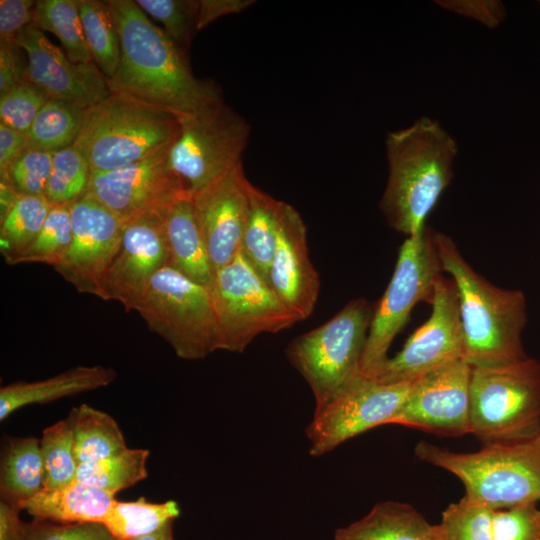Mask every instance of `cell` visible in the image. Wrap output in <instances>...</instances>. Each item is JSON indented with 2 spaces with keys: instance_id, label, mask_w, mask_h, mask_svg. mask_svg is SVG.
<instances>
[{
  "instance_id": "6da1fadb",
  "label": "cell",
  "mask_w": 540,
  "mask_h": 540,
  "mask_svg": "<svg viewBox=\"0 0 540 540\" xmlns=\"http://www.w3.org/2000/svg\"><path fill=\"white\" fill-rule=\"evenodd\" d=\"M121 47L118 68L108 85L111 92L134 97L175 115H193L223 99L210 80L198 79L187 55L132 0L106 1Z\"/></svg>"
},
{
  "instance_id": "7a4b0ae2",
  "label": "cell",
  "mask_w": 540,
  "mask_h": 540,
  "mask_svg": "<svg viewBox=\"0 0 540 540\" xmlns=\"http://www.w3.org/2000/svg\"><path fill=\"white\" fill-rule=\"evenodd\" d=\"M388 179L379 207L389 226L407 237L426 219L452 182L456 139L428 116L389 132L385 139Z\"/></svg>"
},
{
  "instance_id": "3957f363",
  "label": "cell",
  "mask_w": 540,
  "mask_h": 540,
  "mask_svg": "<svg viewBox=\"0 0 540 540\" xmlns=\"http://www.w3.org/2000/svg\"><path fill=\"white\" fill-rule=\"evenodd\" d=\"M434 240L442 270L457 289L465 361L471 367H490L526 358L521 338L527 321L523 292L497 287L478 274L448 235L434 231Z\"/></svg>"
},
{
  "instance_id": "277c9868",
  "label": "cell",
  "mask_w": 540,
  "mask_h": 540,
  "mask_svg": "<svg viewBox=\"0 0 540 540\" xmlns=\"http://www.w3.org/2000/svg\"><path fill=\"white\" fill-rule=\"evenodd\" d=\"M415 455L456 475L465 496L493 510L540 501V436L453 452L421 441Z\"/></svg>"
},
{
  "instance_id": "5b68a950",
  "label": "cell",
  "mask_w": 540,
  "mask_h": 540,
  "mask_svg": "<svg viewBox=\"0 0 540 540\" xmlns=\"http://www.w3.org/2000/svg\"><path fill=\"white\" fill-rule=\"evenodd\" d=\"M179 119L129 95L111 92L86 109L74 142L91 171L105 172L132 164L175 142Z\"/></svg>"
},
{
  "instance_id": "8992f818",
  "label": "cell",
  "mask_w": 540,
  "mask_h": 540,
  "mask_svg": "<svg viewBox=\"0 0 540 540\" xmlns=\"http://www.w3.org/2000/svg\"><path fill=\"white\" fill-rule=\"evenodd\" d=\"M469 429L483 444L540 436V362L472 367Z\"/></svg>"
},
{
  "instance_id": "52a82bcc",
  "label": "cell",
  "mask_w": 540,
  "mask_h": 540,
  "mask_svg": "<svg viewBox=\"0 0 540 540\" xmlns=\"http://www.w3.org/2000/svg\"><path fill=\"white\" fill-rule=\"evenodd\" d=\"M373 311L367 300H351L326 323L298 336L287 347L288 359L313 392L315 411L361 375Z\"/></svg>"
},
{
  "instance_id": "ba28073f",
  "label": "cell",
  "mask_w": 540,
  "mask_h": 540,
  "mask_svg": "<svg viewBox=\"0 0 540 540\" xmlns=\"http://www.w3.org/2000/svg\"><path fill=\"white\" fill-rule=\"evenodd\" d=\"M434 230L405 239L398 251L391 280L373 311L361 362V375L375 379L389 358L394 338L404 328L412 309L429 301L436 280L442 275Z\"/></svg>"
},
{
  "instance_id": "9c48e42d",
  "label": "cell",
  "mask_w": 540,
  "mask_h": 540,
  "mask_svg": "<svg viewBox=\"0 0 540 540\" xmlns=\"http://www.w3.org/2000/svg\"><path fill=\"white\" fill-rule=\"evenodd\" d=\"M218 350L243 352L262 333H277L301 319L276 296L239 251L216 270L208 287Z\"/></svg>"
},
{
  "instance_id": "30bf717a",
  "label": "cell",
  "mask_w": 540,
  "mask_h": 540,
  "mask_svg": "<svg viewBox=\"0 0 540 540\" xmlns=\"http://www.w3.org/2000/svg\"><path fill=\"white\" fill-rule=\"evenodd\" d=\"M136 312L179 358L204 359L218 350V331L208 287L166 265L152 278Z\"/></svg>"
},
{
  "instance_id": "8fae6325",
  "label": "cell",
  "mask_w": 540,
  "mask_h": 540,
  "mask_svg": "<svg viewBox=\"0 0 540 540\" xmlns=\"http://www.w3.org/2000/svg\"><path fill=\"white\" fill-rule=\"evenodd\" d=\"M179 121L180 131L171 146L169 163L192 197L242 162L250 126L223 99Z\"/></svg>"
},
{
  "instance_id": "7c38bea8",
  "label": "cell",
  "mask_w": 540,
  "mask_h": 540,
  "mask_svg": "<svg viewBox=\"0 0 540 540\" xmlns=\"http://www.w3.org/2000/svg\"><path fill=\"white\" fill-rule=\"evenodd\" d=\"M428 320L389 357L375 379L384 383L413 382L458 360H465V341L457 289L451 278L440 276L429 299Z\"/></svg>"
},
{
  "instance_id": "4fadbf2b",
  "label": "cell",
  "mask_w": 540,
  "mask_h": 540,
  "mask_svg": "<svg viewBox=\"0 0 540 540\" xmlns=\"http://www.w3.org/2000/svg\"><path fill=\"white\" fill-rule=\"evenodd\" d=\"M413 382L384 383L358 376L325 407L314 412L306 430L310 454L321 456L363 432L390 424Z\"/></svg>"
},
{
  "instance_id": "5bb4252c",
  "label": "cell",
  "mask_w": 540,
  "mask_h": 540,
  "mask_svg": "<svg viewBox=\"0 0 540 540\" xmlns=\"http://www.w3.org/2000/svg\"><path fill=\"white\" fill-rule=\"evenodd\" d=\"M171 145L144 158L105 172L91 171L87 193L124 224L146 212L189 196L169 163Z\"/></svg>"
},
{
  "instance_id": "9a60e30c",
  "label": "cell",
  "mask_w": 540,
  "mask_h": 540,
  "mask_svg": "<svg viewBox=\"0 0 540 540\" xmlns=\"http://www.w3.org/2000/svg\"><path fill=\"white\" fill-rule=\"evenodd\" d=\"M167 207L124 224L118 250L102 281L101 299L118 301L126 311H135L153 276L170 264L165 232Z\"/></svg>"
},
{
  "instance_id": "2e32d148",
  "label": "cell",
  "mask_w": 540,
  "mask_h": 540,
  "mask_svg": "<svg viewBox=\"0 0 540 540\" xmlns=\"http://www.w3.org/2000/svg\"><path fill=\"white\" fill-rule=\"evenodd\" d=\"M69 205L72 240L54 269L78 292L101 298L102 281L118 250L124 223L88 194Z\"/></svg>"
},
{
  "instance_id": "e0dca14e",
  "label": "cell",
  "mask_w": 540,
  "mask_h": 540,
  "mask_svg": "<svg viewBox=\"0 0 540 540\" xmlns=\"http://www.w3.org/2000/svg\"><path fill=\"white\" fill-rule=\"evenodd\" d=\"M471 369L465 360H458L416 379L390 424L442 436L470 433Z\"/></svg>"
},
{
  "instance_id": "ac0fdd59",
  "label": "cell",
  "mask_w": 540,
  "mask_h": 540,
  "mask_svg": "<svg viewBox=\"0 0 540 540\" xmlns=\"http://www.w3.org/2000/svg\"><path fill=\"white\" fill-rule=\"evenodd\" d=\"M15 42L27 54V80L49 98L87 109L111 94L107 78L94 61L73 63L33 24L23 28Z\"/></svg>"
},
{
  "instance_id": "d6986e66",
  "label": "cell",
  "mask_w": 540,
  "mask_h": 540,
  "mask_svg": "<svg viewBox=\"0 0 540 540\" xmlns=\"http://www.w3.org/2000/svg\"><path fill=\"white\" fill-rule=\"evenodd\" d=\"M250 185L241 162L191 197L214 271L240 251Z\"/></svg>"
},
{
  "instance_id": "ffe728a7",
  "label": "cell",
  "mask_w": 540,
  "mask_h": 540,
  "mask_svg": "<svg viewBox=\"0 0 540 540\" xmlns=\"http://www.w3.org/2000/svg\"><path fill=\"white\" fill-rule=\"evenodd\" d=\"M267 284L301 320L312 314L319 295V276L309 257L305 223L299 212L283 201Z\"/></svg>"
},
{
  "instance_id": "44dd1931",
  "label": "cell",
  "mask_w": 540,
  "mask_h": 540,
  "mask_svg": "<svg viewBox=\"0 0 540 540\" xmlns=\"http://www.w3.org/2000/svg\"><path fill=\"white\" fill-rule=\"evenodd\" d=\"M116 378L113 368L94 365L73 367L44 380L11 383L0 389V421L25 406L106 387Z\"/></svg>"
},
{
  "instance_id": "7402d4cb",
  "label": "cell",
  "mask_w": 540,
  "mask_h": 540,
  "mask_svg": "<svg viewBox=\"0 0 540 540\" xmlns=\"http://www.w3.org/2000/svg\"><path fill=\"white\" fill-rule=\"evenodd\" d=\"M115 496L77 479L66 485L42 488L23 510L35 519L60 524H103Z\"/></svg>"
},
{
  "instance_id": "603a6c76",
  "label": "cell",
  "mask_w": 540,
  "mask_h": 540,
  "mask_svg": "<svg viewBox=\"0 0 540 540\" xmlns=\"http://www.w3.org/2000/svg\"><path fill=\"white\" fill-rule=\"evenodd\" d=\"M165 232L169 265L189 279L209 287L215 271L190 196L180 197L166 208Z\"/></svg>"
},
{
  "instance_id": "cb8c5ba5",
  "label": "cell",
  "mask_w": 540,
  "mask_h": 540,
  "mask_svg": "<svg viewBox=\"0 0 540 540\" xmlns=\"http://www.w3.org/2000/svg\"><path fill=\"white\" fill-rule=\"evenodd\" d=\"M333 540H444L440 525L430 524L413 506L385 501L364 517L338 528Z\"/></svg>"
},
{
  "instance_id": "d4e9b609",
  "label": "cell",
  "mask_w": 540,
  "mask_h": 540,
  "mask_svg": "<svg viewBox=\"0 0 540 540\" xmlns=\"http://www.w3.org/2000/svg\"><path fill=\"white\" fill-rule=\"evenodd\" d=\"M44 487V465L40 439L10 437L0 461L1 501L23 510L24 504Z\"/></svg>"
},
{
  "instance_id": "484cf974",
  "label": "cell",
  "mask_w": 540,
  "mask_h": 540,
  "mask_svg": "<svg viewBox=\"0 0 540 540\" xmlns=\"http://www.w3.org/2000/svg\"><path fill=\"white\" fill-rule=\"evenodd\" d=\"M280 205L281 200L251 183L240 252L266 283L277 244Z\"/></svg>"
},
{
  "instance_id": "4316f807",
  "label": "cell",
  "mask_w": 540,
  "mask_h": 540,
  "mask_svg": "<svg viewBox=\"0 0 540 540\" xmlns=\"http://www.w3.org/2000/svg\"><path fill=\"white\" fill-rule=\"evenodd\" d=\"M67 419L73 430L79 464L97 461L127 448L118 423L101 410L81 404L70 411Z\"/></svg>"
},
{
  "instance_id": "83f0119b",
  "label": "cell",
  "mask_w": 540,
  "mask_h": 540,
  "mask_svg": "<svg viewBox=\"0 0 540 540\" xmlns=\"http://www.w3.org/2000/svg\"><path fill=\"white\" fill-rule=\"evenodd\" d=\"M86 109L71 102L50 98L26 132L28 148L55 153L74 144Z\"/></svg>"
},
{
  "instance_id": "f1b7e54d",
  "label": "cell",
  "mask_w": 540,
  "mask_h": 540,
  "mask_svg": "<svg viewBox=\"0 0 540 540\" xmlns=\"http://www.w3.org/2000/svg\"><path fill=\"white\" fill-rule=\"evenodd\" d=\"M180 513L174 500L153 503L143 497L134 501L115 499L103 525L116 539L133 540L158 530Z\"/></svg>"
},
{
  "instance_id": "f546056e",
  "label": "cell",
  "mask_w": 540,
  "mask_h": 540,
  "mask_svg": "<svg viewBox=\"0 0 540 540\" xmlns=\"http://www.w3.org/2000/svg\"><path fill=\"white\" fill-rule=\"evenodd\" d=\"M149 450L126 448L106 458L79 464L76 479L113 496L148 476Z\"/></svg>"
},
{
  "instance_id": "4dcf8cb0",
  "label": "cell",
  "mask_w": 540,
  "mask_h": 540,
  "mask_svg": "<svg viewBox=\"0 0 540 540\" xmlns=\"http://www.w3.org/2000/svg\"><path fill=\"white\" fill-rule=\"evenodd\" d=\"M51 207L45 196H18L0 221V252L6 263L13 265L34 241Z\"/></svg>"
},
{
  "instance_id": "1f68e13d",
  "label": "cell",
  "mask_w": 540,
  "mask_h": 540,
  "mask_svg": "<svg viewBox=\"0 0 540 540\" xmlns=\"http://www.w3.org/2000/svg\"><path fill=\"white\" fill-rule=\"evenodd\" d=\"M32 24L42 32L57 36L73 63L93 61L82 28L78 0L36 1Z\"/></svg>"
},
{
  "instance_id": "d6a6232c",
  "label": "cell",
  "mask_w": 540,
  "mask_h": 540,
  "mask_svg": "<svg viewBox=\"0 0 540 540\" xmlns=\"http://www.w3.org/2000/svg\"><path fill=\"white\" fill-rule=\"evenodd\" d=\"M78 9L92 59L107 80L111 79L120 62L121 47L107 2L78 0Z\"/></svg>"
},
{
  "instance_id": "836d02e7",
  "label": "cell",
  "mask_w": 540,
  "mask_h": 540,
  "mask_svg": "<svg viewBox=\"0 0 540 540\" xmlns=\"http://www.w3.org/2000/svg\"><path fill=\"white\" fill-rule=\"evenodd\" d=\"M40 448L44 465L43 488L76 480L79 463L75 456L73 430L67 418L43 430Z\"/></svg>"
},
{
  "instance_id": "e575fe53",
  "label": "cell",
  "mask_w": 540,
  "mask_h": 540,
  "mask_svg": "<svg viewBox=\"0 0 540 540\" xmlns=\"http://www.w3.org/2000/svg\"><path fill=\"white\" fill-rule=\"evenodd\" d=\"M91 168L81 151L71 145L53 153L45 194L52 204H71L86 195Z\"/></svg>"
},
{
  "instance_id": "d590c367",
  "label": "cell",
  "mask_w": 540,
  "mask_h": 540,
  "mask_svg": "<svg viewBox=\"0 0 540 540\" xmlns=\"http://www.w3.org/2000/svg\"><path fill=\"white\" fill-rule=\"evenodd\" d=\"M72 240V220L69 204L52 205L34 241L14 261L43 263L53 268L62 260Z\"/></svg>"
},
{
  "instance_id": "8d00e7d4",
  "label": "cell",
  "mask_w": 540,
  "mask_h": 540,
  "mask_svg": "<svg viewBox=\"0 0 540 540\" xmlns=\"http://www.w3.org/2000/svg\"><path fill=\"white\" fill-rule=\"evenodd\" d=\"M494 510L464 495L442 513L444 540H493Z\"/></svg>"
},
{
  "instance_id": "74e56055",
  "label": "cell",
  "mask_w": 540,
  "mask_h": 540,
  "mask_svg": "<svg viewBox=\"0 0 540 540\" xmlns=\"http://www.w3.org/2000/svg\"><path fill=\"white\" fill-rule=\"evenodd\" d=\"M137 5L160 22L164 32L187 54L197 30L199 0H137Z\"/></svg>"
},
{
  "instance_id": "f35d334b",
  "label": "cell",
  "mask_w": 540,
  "mask_h": 540,
  "mask_svg": "<svg viewBox=\"0 0 540 540\" xmlns=\"http://www.w3.org/2000/svg\"><path fill=\"white\" fill-rule=\"evenodd\" d=\"M49 96L25 80L0 96V123L26 133Z\"/></svg>"
},
{
  "instance_id": "ab89813d",
  "label": "cell",
  "mask_w": 540,
  "mask_h": 540,
  "mask_svg": "<svg viewBox=\"0 0 540 540\" xmlns=\"http://www.w3.org/2000/svg\"><path fill=\"white\" fill-rule=\"evenodd\" d=\"M53 153L27 149L3 174L19 195L44 196L52 171Z\"/></svg>"
},
{
  "instance_id": "60d3db41",
  "label": "cell",
  "mask_w": 540,
  "mask_h": 540,
  "mask_svg": "<svg viewBox=\"0 0 540 540\" xmlns=\"http://www.w3.org/2000/svg\"><path fill=\"white\" fill-rule=\"evenodd\" d=\"M493 540H540V509L537 503L494 510Z\"/></svg>"
},
{
  "instance_id": "b9f144b4",
  "label": "cell",
  "mask_w": 540,
  "mask_h": 540,
  "mask_svg": "<svg viewBox=\"0 0 540 540\" xmlns=\"http://www.w3.org/2000/svg\"><path fill=\"white\" fill-rule=\"evenodd\" d=\"M27 540H118L100 523L60 524L35 519L27 524Z\"/></svg>"
},
{
  "instance_id": "7bdbcfd3",
  "label": "cell",
  "mask_w": 540,
  "mask_h": 540,
  "mask_svg": "<svg viewBox=\"0 0 540 540\" xmlns=\"http://www.w3.org/2000/svg\"><path fill=\"white\" fill-rule=\"evenodd\" d=\"M435 3L444 10L475 20L490 29L500 26L506 17V8L498 0H437Z\"/></svg>"
},
{
  "instance_id": "ee69618b",
  "label": "cell",
  "mask_w": 540,
  "mask_h": 540,
  "mask_svg": "<svg viewBox=\"0 0 540 540\" xmlns=\"http://www.w3.org/2000/svg\"><path fill=\"white\" fill-rule=\"evenodd\" d=\"M36 1H0V42L15 41L19 32L32 24Z\"/></svg>"
},
{
  "instance_id": "f6af8a7d",
  "label": "cell",
  "mask_w": 540,
  "mask_h": 540,
  "mask_svg": "<svg viewBox=\"0 0 540 540\" xmlns=\"http://www.w3.org/2000/svg\"><path fill=\"white\" fill-rule=\"evenodd\" d=\"M15 41L0 42V96L27 80L28 60Z\"/></svg>"
},
{
  "instance_id": "bcb514c9",
  "label": "cell",
  "mask_w": 540,
  "mask_h": 540,
  "mask_svg": "<svg viewBox=\"0 0 540 540\" xmlns=\"http://www.w3.org/2000/svg\"><path fill=\"white\" fill-rule=\"evenodd\" d=\"M252 0H199L197 30L225 15L239 13L250 7Z\"/></svg>"
},
{
  "instance_id": "7dc6e473",
  "label": "cell",
  "mask_w": 540,
  "mask_h": 540,
  "mask_svg": "<svg viewBox=\"0 0 540 540\" xmlns=\"http://www.w3.org/2000/svg\"><path fill=\"white\" fill-rule=\"evenodd\" d=\"M26 133L19 132L0 123V175L27 150Z\"/></svg>"
},
{
  "instance_id": "c3c4849f",
  "label": "cell",
  "mask_w": 540,
  "mask_h": 540,
  "mask_svg": "<svg viewBox=\"0 0 540 540\" xmlns=\"http://www.w3.org/2000/svg\"><path fill=\"white\" fill-rule=\"evenodd\" d=\"M19 507L0 502V540H27V524L20 519Z\"/></svg>"
},
{
  "instance_id": "681fc988",
  "label": "cell",
  "mask_w": 540,
  "mask_h": 540,
  "mask_svg": "<svg viewBox=\"0 0 540 540\" xmlns=\"http://www.w3.org/2000/svg\"><path fill=\"white\" fill-rule=\"evenodd\" d=\"M18 196L7 180L0 179V219L8 213Z\"/></svg>"
},
{
  "instance_id": "f907efd6",
  "label": "cell",
  "mask_w": 540,
  "mask_h": 540,
  "mask_svg": "<svg viewBox=\"0 0 540 540\" xmlns=\"http://www.w3.org/2000/svg\"><path fill=\"white\" fill-rule=\"evenodd\" d=\"M173 523H174V520L169 521L158 530L150 534L135 538L133 540H174L173 539Z\"/></svg>"
},
{
  "instance_id": "816d5d0a",
  "label": "cell",
  "mask_w": 540,
  "mask_h": 540,
  "mask_svg": "<svg viewBox=\"0 0 540 540\" xmlns=\"http://www.w3.org/2000/svg\"><path fill=\"white\" fill-rule=\"evenodd\" d=\"M539 3H540V1H539Z\"/></svg>"
}]
</instances>
